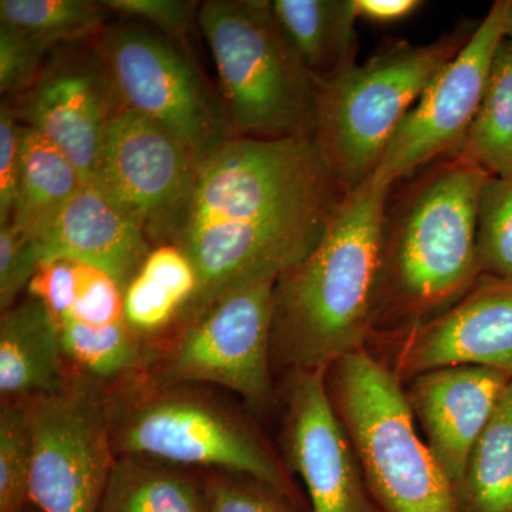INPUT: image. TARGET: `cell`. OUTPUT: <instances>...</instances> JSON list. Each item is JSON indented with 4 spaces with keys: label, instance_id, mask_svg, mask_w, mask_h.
Instances as JSON below:
<instances>
[{
    "label": "cell",
    "instance_id": "obj_1",
    "mask_svg": "<svg viewBox=\"0 0 512 512\" xmlns=\"http://www.w3.org/2000/svg\"><path fill=\"white\" fill-rule=\"evenodd\" d=\"M348 192L315 138L231 137L202 158L171 242L198 276L197 293L177 326L231 286L256 275H281L296 264Z\"/></svg>",
    "mask_w": 512,
    "mask_h": 512
},
{
    "label": "cell",
    "instance_id": "obj_2",
    "mask_svg": "<svg viewBox=\"0 0 512 512\" xmlns=\"http://www.w3.org/2000/svg\"><path fill=\"white\" fill-rule=\"evenodd\" d=\"M392 185L375 174L349 191L319 241L276 281L272 365L328 369L375 332Z\"/></svg>",
    "mask_w": 512,
    "mask_h": 512
},
{
    "label": "cell",
    "instance_id": "obj_3",
    "mask_svg": "<svg viewBox=\"0 0 512 512\" xmlns=\"http://www.w3.org/2000/svg\"><path fill=\"white\" fill-rule=\"evenodd\" d=\"M490 177L453 153L387 205L377 322H426L476 285L478 201Z\"/></svg>",
    "mask_w": 512,
    "mask_h": 512
},
{
    "label": "cell",
    "instance_id": "obj_4",
    "mask_svg": "<svg viewBox=\"0 0 512 512\" xmlns=\"http://www.w3.org/2000/svg\"><path fill=\"white\" fill-rule=\"evenodd\" d=\"M116 457L144 458L208 473L238 474L274 488L299 508L288 467L254 424L220 397L141 375L107 387Z\"/></svg>",
    "mask_w": 512,
    "mask_h": 512
},
{
    "label": "cell",
    "instance_id": "obj_5",
    "mask_svg": "<svg viewBox=\"0 0 512 512\" xmlns=\"http://www.w3.org/2000/svg\"><path fill=\"white\" fill-rule=\"evenodd\" d=\"M198 25L231 137L315 138L316 84L268 0H208Z\"/></svg>",
    "mask_w": 512,
    "mask_h": 512
},
{
    "label": "cell",
    "instance_id": "obj_6",
    "mask_svg": "<svg viewBox=\"0 0 512 512\" xmlns=\"http://www.w3.org/2000/svg\"><path fill=\"white\" fill-rule=\"evenodd\" d=\"M478 23L429 45L392 43L363 64L315 79V141L333 177L352 191L372 177L397 128Z\"/></svg>",
    "mask_w": 512,
    "mask_h": 512
},
{
    "label": "cell",
    "instance_id": "obj_7",
    "mask_svg": "<svg viewBox=\"0 0 512 512\" xmlns=\"http://www.w3.org/2000/svg\"><path fill=\"white\" fill-rule=\"evenodd\" d=\"M328 386L380 511L463 512L392 366L356 350L328 367Z\"/></svg>",
    "mask_w": 512,
    "mask_h": 512
},
{
    "label": "cell",
    "instance_id": "obj_8",
    "mask_svg": "<svg viewBox=\"0 0 512 512\" xmlns=\"http://www.w3.org/2000/svg\"><path fill=\"white\" fill-rule=\"evenodd\" d=\"M279 274L252 276L154 343L144 375L165 384L218 386L256 412L274 399L272 318Z\"/></svg>",
    "mask_w": 512,
    "mask_h": 512
},
{
    "label": "cell",
    "instance_id": "obj_9",
    "mask_svg": "<svg viewBox=\"0 0 512 512\" xmlns=\"http://www.w3.org/2000/svg\"><path fill=\"white\" fill-rule=\"evenodd\" d=\"M107 387L69 376L62 390L26 402L30 423V507L100 512L116 464Z\"/></svg>",
    "mask_w": 512,
    "mask_h": 512
},
{
    "label": "cell",
    "instance_id": "obj_10",
    "mask_svg": "<svg viewBox=\"0 0 512 512\" xmlns=\"http://www.w3.org/2000/svg\"><path fill=\"white\" fill-rule=\"evenodd\" d=\"M124 106L170 131L198 161L231 138L218 106L187 57L137 26H111L96 45Z\"/></svg>",
    "mask_w": 512,
    "mask_h": 512
},
{
    "label": "cell",
    "instance_id": "obj_11",
    "mask_svg": "<svg viewBox=\"0 0 512 512\" xmlns=\"http://www.w3.org/2000/svg\"><path fill=\"white\" fill-rule=\"evenodd\" d=\"M198 163L170 131L121 103L93 185L158 247L171 244L183 224Z\"/></svg>",
    "mask_w": 512,
    "mask_h": 512
},
{
    "label": "cell",
    "instance_id": "obj_12",
    "mask_svg": "<svg viewBox=\"0 0 512 512\" xmlns=\"http://www.w3.org/2000/svg\"><path fill=\"white\" fill-rule=\"evenodd\" d=\"M510 0H497L466 46L431 80L387 147L375 175L389 185L454 153L466 138L505 37Z\"/></svg>",
    "mask_w": 512,
    "mask_h": 512
},
{
    "label": "cell",
    "instance_id": "obj_13",
    "mask_svg": "<svg viewBox=\"0 0 512 512\" xmlns=\"http://www.w3.org/2000/svg\"><path fill=\"white\" fill-rule=\"evenodd\" d=\"M282 447L288 468L302 478L312 512H380L330 397L325 367L292 373Z\"/></svg>",
    "mask_w": 512,
    "mask_h": 512
},
{
    "label": "cell",
    "instance_id": "obj_14",
    "mask_svg": "<svg viewBox=\"0 0 512 512\" xmlns=\"http://www.w3.org/2000/svg\"><path fill=\"white\" fill-rule=\"evenodd\" d=\"M450 366L512 377V279L481 275L446 312L400 330L392 367L402 382Z\"/></svg>",
    "mask_w": 512,
    "mask_h": 512
},
{
    "label": "cell",
    "instance_id": "obj_15",
    "mask_svg": "<svg viewBox=\"0 0 512 512\" xmlns=\"http://www.w3.org/2000/svg\"><path fill=\"white\" fill-rule=\"evenodd\" d=\"M121 100L103 60L69 56L43 67L26 92L22 117L55 144L77 168L86 184H94L111 117Z\"/></svg>",
    "mask_w": 512,
    "mask_h": 512
},
{
    "label": "cell",
    "instance_id": "obj_16",
    "mask_svg": "<svg viewBox=\"0 0 512 512\" xmlns=\"http://www.w3.org/2000/svg\"><path fill=\"white\" fill-rule=\"evenodd\" d=\"M511 380L510 375L485 367L450 366L414 376L404 389L427 446L456 493L471 453Z\"/></svg>",
    "mask_w": 512,
    "mask_h": 512
},
{
    "label": "cell",
    "instance_id": "obj_17",
    "mask_svg": "<svg viewBox=\"0 0 512 512\" xmlns=\"http://www.w3.org/2000/svg\"><path fill=\"white\" fill-rule=\"evenodd\" d=\"M43 261L63 259L109 275L123 291L151 252L150 239L92 184L32 238Z\"/></svg>",
    "mask_w": 512,
    "mask_h": 512
},
{
    "label": "cell",
    "instance_id": "obj_18",
    "mask_svg": "<svg viewBox=\"0 0 512 512\" xmlns=\"http://www.w3.org/2000/svg\"><path fill=\"white\" fill-rule=\"evenodd\" d=\"M69 380L60 330L52 313L26 296L0 319V397L30 402L59 392Z\"/></svg>",
    "mask_w": 512,
    "mask_h": 512
},
{
    "label": "cell",
    "instance_id": "obj_19",
    "mask_svg": "<svg viewBox=\"0 0 512 512\" xmlns=\"http://www.w3.org/2000/svg\"><path fill=\"white\" fill-rule=\"evenodd\" d=\"M272 9L313 79L356 64L353 0H275Z\"/></svg>",
    "mask_w": 512,
    "mask_h": 512
},
{
    "label": "cell",
    "instance_id": "obj_20",
    "mask_svg": "<svg viewBox=\"0 0 512 512\" xmlns=\"http://www.w3.org/2000/svg\"><path fill=\"white\" fill-rule=\"evenodd\" d=\"M84 184L55 144L35 128L23 127L18 195L10 224L25 237L35 238Z\"/></svg>",
    "mask_w": 512,
    "mask_h": 512
},
{
    "label": "cell",
    "instance_id": "obj_21",
    "mask_svg": "<svg viewBox=\"0 0 512 512\" xmlns=\"http://www.w3.org/2000/svg\"><path fill=\"white\" fill-rule=\"evenodd\" d=\"M100 512H210L204 478L144 458L119 457Z\"/></svg>",
    "mask_w": 512,
    "mask_h": 512
},
{
    "label": "cell",
    "instance_id": "obj_22",
    "mask_svg": "<svg viewBox=\"0 0 512 512\" xmlns=\"http://www.w3.org/2000/svg\"><path fill=\"white\" fill-rule=\"evenodd\" d=\"M57 325L69 376L109 387L146 372L153 359L154 346L138 338L126 320L89 325L66 318Z\"/></svg>",
    "mask_w": 512,
    "mask_h": 512
},
{
    "label": "cell",
    "instance_id": "obj_23",
    "mask_svg": "<svg viewBox=\"0 0 512 512\" xmlns=\"http://www.w3.org/2000/svg\"><path fill=\"white\" fill-rule=\"evenodd\" d=\"M463 512H512V380L457 488Z\"/></svg>",
    "mask_w": 512,
    "mask_h": 512
},
{
    "label": "cell",
    "instance_id": "obj_24",
    "mask_svg": "<svg viewBox=\"0 0 512 512\" xmlns=\"http://www.w3.org/2000/svg\"><path fill=\"white\" fill-rule=\"evenodd\" d=\"M454 153L493 177H512V43L505 37L473 124Z\"/></svg>",
    "mask_w": 512,
    "mask_h": 512
},
{
    "label": "cell",
    "instance_id": "obj_25",
    "mask_svg": "<svg viewBox=\"0 0 512 512\" xmlns=\"http://www.w3.org/2000/svg\"><path fill=\"white\" fill-rule=\"evenodd\" d=\"M106 10L103 2L90 0H2L0 23L50 49L96 35L103 29Z\"/></svg>",
    "mask_w": 512,
    "mask_h": 512
},
{
    "label": "cell",
    "instance_id": "obj_26",
    "mask_svg": "<svg viewBox=\"0 0 512 512\" xmlns=\"http://www.w3.org/2000/svg\"><path fill=\"white\" fill-rule=\"evenodd\" d=\"M30 423L28 404L2 400L0 406V512L30 507Z\"/></svg>",
    "mask_w": 512,
    "mask_h": 512
},
{
    "label": "cell",
    "instance_id": "obj_27",
    "mask_svg": "<svg viewBox=\"0 0 512 512\" xmlns=\"http://www.w3.org/2000/svg\"><path fill=\"white\" fill-rule=\"evenodd\" d=\"M477 251L483 275L512 279V177L491 175L481 190Z\"/></svg>",
    "mask_w": 512,
    "mask_h": 512
},
{
    "label": "cell",
    "instance_id": "obj_28",
    "mask_svg": "<svg viewBox=\"0 0 512 512\" xmlns=\"http://www.w3.org/2000/svg\"><path fill=\"white\" fill-rule=\"evenodd\" d=\"M184 305L167 286L138 271L123 296L124 320L128 328L153 345L157 336L174 330Z\"/></svg>",
    "mask_w": 512,
    "mask_h": 512
},
{
    "label": "cell",
    "instance_id": "obj_29",
    "mask_svg": "<svg viewBox=\"0 0 512 512\" xmlns=\"http://www.w3.org/2000/svg\"><path fill=\"white\" fill-rule=\"evenodd\" d=\"M202 478L210 512H298L288 498L254 478L217 471Z\"/></svg>",
    "mask_w": 512,
    "mask_h": 512
},
{
    "label": "cell",
    "instance_id": "obj_30",
    "mask_svg": "<svg viewBox=\"0 0 512 512\" xmlns=\"http://www.w3.org/2000/svg\"><path fill=\"white\" fill-rule=\"evenodd\" d=\"M42 264L39 248L12 224L0 227V309L8 311L28 291Z\"/></svg>",
    "mask_w": 512,
    "mask_h": 512
},
{
    "label": "cell",
    "instance_id": "obj_31",
    "mask_svg": "<svg viewBox=\"0 0 512 512\" xmlns=\"http://www.w3.org/2000/svg\"><path fill=\"white\" fill-rule=\"evenodd\" d=\"M123 296V289L109 275L79 265L76 299L70 312L60 320L69 318L89 325L120 322L124 320Z\"/></svg>",
    "mask_w": 512,
    "mask_h": 512
},
{
    "label": "cell",
    "instance_id": "obj_32",
    "mask_svg": "<svg viewBox=\"0 0 512 512\" xmlns=\"http://www.w3.org/2000/svg\"><path fill=\"white\" fill-rule=\"evenodd\" d=\"M49 47L0 23V92H28L42 72V60Z\"/></svg>",
    "mask_w": 512,
    "mask_h": 512
},
{
    "label": "cell",
    "instance_id": "obj_33",
    "mask_svg": "<svg viewBox=\"0 0 512 512\" xmlns=\"http://www.w3.org/2000/svg\"><path fill=\"white\" fill-rule=\"evenodd\" d=\"M8 104L0 110V227L12 222L22 160V124Z\"/></svg>",
    "mask_w": 512,
    "mask_h": 512
},
{
    "label": "cell",
    "instance_id": "obj_34",
    "mask_svg": "<svg viewBox=\"0 0 512 512\" xmlns=\"http://www.w3.org/2000/svg\"><path fill=\"white\" fill-rule=\"evenodd\" d=\"M79 265L63 259L43 261L30 281L28 295L39 299L56 322L72 309L77 291Z\"/></svg>",
    "mask_w": 512,
    "mask_h": 512
},
{
    "label": "cell",
    "instance_id": "obj_35",
    "mask_svg": "<svg viewBox=\"0 0 512 512\" xmlns=\"http://www.w3.org/2000/svg\"><path fill=\"white\" fill-rule=\"evenodd\" d=\"M103 5L113 12L146 20L174 37L187 35L197 8V3L181 0H106Z\"/></svg>",
    "mask_w": 512,
    "mask_h": 512
},
{
    "label": "cell",
    "instance_id": "obj_36",
    "mask_svg": "<svg viewBox=\"0 0 512 512\" xmlns=\"http://www.w3.org/2000/svg\"><path fill=\"white\" fill-rule=\"evenodd\" d=\"M357 19L393 23L406 19L420 8L419 0H353Z\"/></svg>",
    "mask_w": 512,
    "mask_h": 512
},
{
    "label": "cell",
    "instance_id": "obj_37",
    "mask_svg": "<svg viewBox=\"0 0 512 512\" xmlns=\"http://www.w3.org/2000/svg\"><path fill=\"white\" fill-rule=\"evenodd\" d=\"M505 39L510 40L512 43V0L508 5L507 19H505Z\"/></svg>",
    "mask_w": 512,
    "mask_h": 512
},
{
    "label": "cell",
    "instance_id": "obj_38",
    "mask_svg": "<svg viewBox=\"0 0 512 512\" xmlns=\"http://www.w3.org/2000/svg\"><path fill=\"white\" fill-rule=\"evenodd\" d=\"M28 512H37V511H36V510H33V508H32V507H29Z\"/></svg>",
    "mask_w": 512,
    "mask_h": 512
}]
</instances>
